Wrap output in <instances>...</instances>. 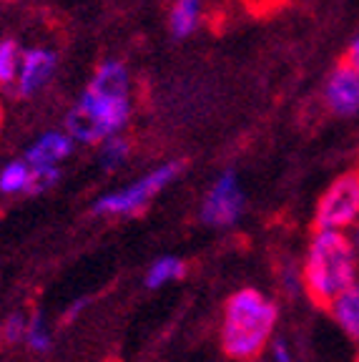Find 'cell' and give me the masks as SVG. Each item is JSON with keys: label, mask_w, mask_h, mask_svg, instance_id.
Instances as JSON below:
<instances>
[{"label": "cell", "mask_w": 359, "mask_h": 362, "mask_svg": "<svg viewBox=\"0 0 359 362\" xmlns=\"http://www.w3.org/2000/svg\"><path fill=\"white\" fill-rule=\"evenodd\" d=\"M304 289L309 300L329 310L339 294L357 282V252L344 232H319L309 244L304 259Z\"/></svg>", "instance_id": "obj_1"}, {"label": "cell", "mask_w": 359, "mask_h": 362, "mask_svg": "<svg viewBox=\"0 0 359 362\" xmlns=\"http://www.w3.org/2000/svg\"><path fill=\"white\" fill-rule=\"evenodd\" d=\"M276 325V305L257 289L231 294L221 325V347L231 360L252 362L269 345Z\"/></svg>", "instance_id": "obj_2"}, {"label": "cell", "mask_w": 359, "mask_h": 362, "mask_svg": "<svg viewBox=\"0 0 359 362\" xmlns=\"http://www.w3.org/2000/svg\"><path fill=\"white\" fill-rule=\"evenodd\" d=\"M129 111V98L101 96V93L86 88L78 106L68 113V136L83 144L106 141L126 124Z\"/></svg>", "instance_id": "obj_3"}, {"label": "cell", "mask_w": 359, "mask_h": 362, "mask_svg": "<svg viewBox=\"0 0 359 362\" xmlns=\"http://www.w3.org/2000/svg\"><path fill=\"white\" fill-rule=\"evenodd\" d=\"M181 164L179 161H169V164L158 166L151 174H146L143 179H139L131 187L118 189L113 194H106L95 202L93 211L95 214H106V216H118V214H136L156 197L161 189H166L171 181L179 176Z\"/></svg>", "instance_id": "obj_4"}, {"label": "cell", "mask_w": 359, "mask_h": 362, "mask_svg": "<svg viewBox=\"0 0 359 362\" xmlns=\"http://www.w3.org/2000/svg\"><path fill=\"white\" fill-rule=\"evenodd\" d=\"M359 219V171L339 176L317 204V226L324 232H344Z\"/></svg>", "instance_id": "obj_5"}, {"label": "cell", "mask_w": 359, "mask_h": 362, "mask_svg": "<svg viewBox=\"0 0 359 362\" xmlns=\"http://www.w3.org/2000/svg\"><path fill=\"white\" fill-rule=\"evenodd\" d=\"M244 209V194L236 184L234 171H226L216 179L201 206V219L211 226H229L239 219Z\"/></svg>", "instance_id": "obj_6"}, {"label": "cell", "mask_w": 359, "mask_h": 362, "mask_svg": "<svg viewBox=\"0 0 359 362\" xmlns=\"http://www.w3.org/2000/svg\"><path fill=\"white\" fill-rule=\"evenodd\" d=\"M324 98L329 108L339 116H352L359 111V74L347 63L337 66L326 81Z\"/></svg>", "instance_id": "obj_7"}, {"label": "cell", "mask_w": 359, "mask_h": 362, "mask_svg": "<svg viewBox=\"0 0 359 362\" xmlns=\"http://www.w3.org/2000/svg\"><path fill=\"white\" fill-rule=\"evenodd\" d=\"M73 151V139L61 131H51V134H43L33 146L25 151V164L33 166V169H56L58 161Z\"/></svg>", "instance_id": "obj_8"}, {"label": "cell", "mask_w": 359, "mask_h": 362, "mask_svg": "<svg viewBox=\"0 0 359 362\" xmlns=\"http://www.w3.org/2000/svg\"><path fill=\"white\" fill-rule=\"evenodd\" d=\"M53 68H56V56L43 48H33V51L23 53L20 61V74H18V93L30 96L45 81L51 78Z\"/></svg>", "instance_id": "obj_9"}, {"label": "cell", "mask_w": 359, "mask_h": 362, "mask_svg": "<svg viewBox=\"0 0 359 362\" xmlns=\"http://www.w3.org/2000/svg\"><path fill=\"white\" fill-rule=\"evenodd\" d=\"M88 88L95 90V93H101V96L129 98V76H126V68L116 61L103 63V66L95 71Z\"/></svg>", "instance_id": "obj_10"}, {"label": "cell", "mask_w": 359, "mask_h": 362, "mask_svg": "<svg viewBox=\"0 0 359 362\" xmlns=\"http://www.w3.org/2000/svg\"><path fill=\"white\" fill-rule=\"evenodd\" d=\"M337 325L344 329V334L359 342V282H354L347 292H342L329 307Z\"/></svg>", "instance_id": "obj_11"}, {"label": "cell", "mask_w": 359, "mask_h": 362, "mask_svg": "<svg viewBox=\"0 0 359 362\" xmlns=\"http://www.w3.org/2000/svg\"><path fill=\"white\" fill-rule=\"evenodd\" d=\"M199 11H201V0H176L174 11H171V30L176 38H186L194 33L199 25Z\"/></svg>", "instance_id": "obj_12"}, {"label": "cell", "mask_w": 359, "mask_h": 362, "mask_svg": "<svg viewBox=\"0 0 359 362\" xmlns=\"http://www.w3.org/2000/svg\"><path fill=\"white\" fill-rule=\"evenodd\" d=\"M186 274V264L179 259V257H161L151 264L146 274V284L151 289L161 287V284H169L174 279H181Z\"/></svg>", "instance_id": "obj_13"}, {"label": "cell", "mask_w": 359, "mask_h": 362, "mask_svg": "<svg viewBox=\"0 0 359 362\" xmlns=\"http://www.w3.org/2000/svg\"><path fill=\"white\" fill-rule=\"evenodd\" d=\"M30 189V166L25 161H11L0 171V192L3 194H28Z\"/></svg>", "instance_id": "obj_14"}, {"label": "cell", "mask_w": 359, "mask_h": 362, "mask_svg": "<svg viewBox=\"0 0 359 362\" xmlns=\"http://www.w3.org/2000/svg\"><path fill=\"white\" fill-rule=\"evenodd\" d=\"M20 51H18L16 40H3L0 43V83L11 86L13 81H18L20 74Z\"/></svg>", "instance_id": "obj_15"}, {"label": "cell", "mask_w": 359, "mask_h": 362, "mask_svg": "<svg viewBox=\"0 0 359 362\" xmlns=\"http://www.w3.org/2000/svg\"><path fill=\"white\" fill-rule=\"evenodd\" d=\"M126 156H129V144H126V139L111 136V139H106V141H103V148H101L103 169H116V166L124 164Z\"/></svg>", "instance_id": "obj_16"}, {"label": "cell", "mask_w": 359, "mask_h": 362, "mask_svg": "<svg viewBox=\"0 0 359 362\" xmlns=\"http://www.w3.org/2000/svg\"><path fill=\"white\" fill-rule=\"evenodd\" d=\"M25 339H28V345L38 352H45L48 347H51V334H48V329H45V322L40 315H35L33 320H28Z\"/></svg>", "instance_id": "obj_17"}, {"label": "cell", "mask_w": 359, "mask_h": 362, "mask_svg": "<svg viewBox=\"0 0 359 362\" xmlns=\"http://www.w3.org/2000/svg\"><path fill=\"white\" fill-rule=\"evenodd\" d=\"M58 169H33L30 166V189L28 194H38V192H45L48 187H53L58 181Z\"/></svg>", "instance_id": "obj_18"}, {"label": "cell", "mask_w": 359, "mask_h": 362, "mask_svg": "<svg viewBox=\"0 0 359 362\" xmlns=\"http://www.w3.org/2000/svg\"><path fill=\"white\" fill-rule=\"evenodd\" d=\"M25 327H28V320H25L23 315H13L11 320H8L6 329H3V334H6V339L16 342V339L25 337Z\"/></svg>", "instance_id": "obj_19"}, {"label": "cell", "mask_w": 359, "mask_h": 362, "mask_svg": "<svg viewBox=\"0 0 359 362\" xmlns=\"http://www.w3.org/2000/svg\"><path fill=\"white\" fill-rule=\"evenodd\" d=\"M344 63H347L349 68H354L359 74V38L352 40V45H349V51H347V58H344Z\"/></svg>", "instance_id": "obj_20"}, {"label": "cell", "mask_w": 359, "mask_h": 362, "mask_svg": "<svg viewBox=\"0 0 359 362\" xmlns=\"http://www.w3.org/2000/svg\"><path fill=\"white\" fill-rule=\"evenodd\" d=\"M274 355H276V362H294V357L289 355V347H286V342H281V339L274 342Z\"/></svg>", "instance_id": "obj_21"}, {"label": "cell", "mask_w": 359, "mask_h": 362, "mask_svg": "<svg viewBox=\"0 0 359 362\" xmlns=\"http://www.w3.org/2000/svg\"><path fill=\"white\" fill-rule=\"evenodd\" d=\"M352 244H354V252L359 255V224L354 226V237H352Z\"/></svg>", "instance_id": "obj_22"}, {"label": "cell", "mask_w": 359, "mask_h": 362, "mask_svg": "<svg viewBox=\"0 0 359 362\" xmlns=\"http://www.w3.org/2000/svg\"><path fill=\"white\" fill-rule=\"evenodd\" d=\"M0 116H3V111H0Z\"/></svg>", "instance_id": "obj_23"}]
</instances>
